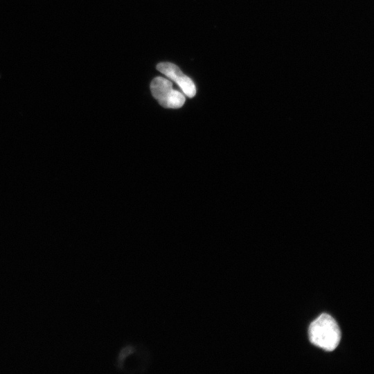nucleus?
Instances as JSON below:
<instances>
[{
    "instance_id": "obj_1",
    "label": "nucleus",
    "mask_w": 374,
    "mask_h": 374,
    "mask_svg": "<svg viewBox=\"0 0 374 374\" xmlns=\"http://www.w3.org/2000/svg\"><path fill=\"white\" fill-rule=\"evenodd\" d=\"M312 344L327 351L334 350L341 340V331L336 321L329 314H322L309 326Z\"/></svg>"
},
{
    "instance_id": "obj_2",
    "label": "nucleus",
    "mask_w": 374,
    "mask_h": 374,
    "mask_svg": "<svg viewBox=\"0 0 374 374\" xmlns=\"http://www.w3.org/2000/svg\"><path fill=\"white\" fill-rule=\"evenodd\" d=\"M150 90L154 98L166 108H180L186 100L183 92L174 89L171 81L161 76L152 80Z\"/></svg>"
},
{
    "instance_id": "obj_3",
    "label": "nucleus",
    "mask_w": 374,
    "mask_h": 374,
    "mask_svg": "<svg viewBox=\"0 0 374 374\" xmlns=\"http://www.w3.org/2000/svg\"><path fill=\"white\" fill-rule=\"evenodd\" d=\"M157 69L161 73L173 80L181 89L183 93L188 98H193L196 94V87L193 81L184 74L180 69L171 62H161Z\"/></svg>"
}]
</instances>
